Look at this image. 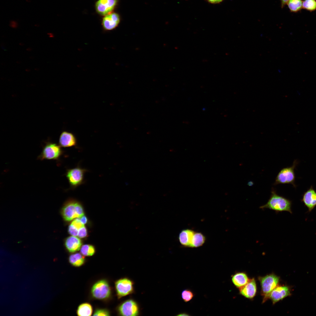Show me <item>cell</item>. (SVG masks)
<instances>
[{"label":"cell","instance_id":"9","mask_svg":"<svg viewBox=\"0 0 316 316\" xmlns=\"http://www.w3.org/2000/svg\"><path fill=\"white\" fill-rule=\"evenodd\" d=\"M77 201L73 200L67 201L61 209V214L64 219L69 221L75 218H78L76 212V205Z\"/></svg>","mask_w":316,"mask_h":316},{"label":"cell","instance_id":"26","mask_svg":"<svg viewBox=\"0 0 316 316\" xmlns=\"http://www.w3.org/2000/svg\"><path fill=\"white\" fill-rule=\"evenodd\" d=\"M109 311L105 309H98L97 310L93 315L94 316H109Z\"/></svg>","mask_w":316,"mask_h":316},{"label":"cell","instance_id":"6","mask_svg":"<svg viewBox=\"0 0 316 316\" xmlns=\"http://www.w3.org/2000/svg\"><path fill=\"white\" fill-rule=\"evenodd\" d=\"M91 293L93 297L99 300L109 298L111 294V289L107 281L101 280L95 283L92 287Z\"/></svg>","mask_w":316,"mask_h":316},{"label":"cell","instance_id":"29","mask_svg":"<svg viewBox=\"0 0 316 316\" xmlns=\"http://www.w3.org/2000/svg\"><path fill=\"white\" fill-rule=\"evenodd\" d=\"M78 230L84 226L79 218H76L73 220L71 224Z\"/></svg>","mask_w":316,"mask_h":316},{"label":"cell","instance_id":"15","mask_svg":"<svg viewBox=\"0 0 316 316\" xmlns=\"http://www.w3.org/2000/svg\"><path fill=\"white\" fill-rule=\"evenodd\" d=\"M76 143V138L72 133L64 131L61 134L59 139V143L61 147H71L75 146Z\"/></svg>","mask_w":316,"mask_h":316},{"label":"cell","instance_id":"25","mask_svg":"<svg viewBox=\"0 0 316 316\" xmlns=\"http://www.w3.org/2000/svg\"><path fill=\"white\" fill-rule=\"evenodd\" d=\"M194 294L192 291L188 289L183 290L181 293V297L186 302L190 301L194 297Z\"/></svg>","mask_w":316,"mask_h":316},{"label":"cell","instance_id":"4","mask_svg":"<svg viewBox=\"0 0 316 316\" xmlns=\"http://www.w3.org/2000/svg\"><path fill=\"white\" fill-rule=\"evenodd\" d=\"M86 171L79 166L68 169L66 176L71 188L74 189L83 184Z\"/></svg>","mask_w":316,"mask_h":316},{"label":"cell","instance_id":"20","mask_svg":"<svg viewBox=\"0 0 316 316\" xmlns=\"http://www.w3.org/2000/svg\"><path fill=\"white\" fill-rule=\"evenodd\" d=\"M69 261L73 266L75 267L81 266L85 263V257L79 253H76L71 255L69 258Z\"/></svg>","mask_w":316,"mask_h":316},{"label":"cell","instance_id":"31","mask_svg":"<svg viewBox=\"0 0 316 316\" xmlns=\"http://www.w3.org/2000/svg\"><path fill=\"white\" fill-rule=\"evenodd\" d=\"M209 2L212 4H217L221 2L223 0H207Z\"/></svg>","mask_w":316,"mask_h":316},{"label":"cell","instance_id":"1","mask_svg":"<svg viewBox=\"0 0 316 316\" xmlns=\"http://www.w3.org/2000/svg\"><path fill=\"white\" fill-rule=\"evenodd\" d=\"M292 201L278 194L274 189L272 188L269 199L265 205L261 206L262 209H268L276 213L287 212L292 214Z\"/></svg>","mask_w":316,"mask_h":316},{"label":"cell","instance_id":"21","mask_svg":"<svg viewBox=\"0 0 316 316\" xmlns=\"http://www.w3.org/2000/svg\"><path fill=\"white\" fill-rule=\"evenodd\" d=\"M92 312V308L91 305L88 303H84L80 305L77 310L78 316H91Z\"/></svg>","mask_w":316,"mask_h":316},{"label":"cell","instance_id":"30","mask_svg":"<svg viewBox=\"0 0 316 316\" xmlns=\"http://www.w3.org/2000/svg\"><path fill=\"white\" fill-rule=\"evenodd\" d=\"M80 218V221L84 225L87 223V217L85 216L84 215Z\"/></svg>","mask_w":316,"mask_h":316},{"label":"cell","instance_id":"19","mask_svg":"<svg viewBox=\"0 0 316 316\" xmlns=\"http://www.w3.org/2000/svg\"><path fill=\"white\" fill-rule=\"evenodd\" d=\"M205 236L201 233L195 232L192 239L191 248H197L202 245L206 241Z\"/></svg>","mask_w":316,"mask_h":316},{"label":"cell","instance_id":"11","mask_svg":"<svg viewBox=\"0 0 316 316\" xmlns=\"http://www.w3.org/2000/svg\"><path fill=\"white\" fill-rule=\"evenodd\" d=\"M117 0H99L96 3L97 12L102 16H106L112 11L116 6Z\"/></svg>","mask_w":316,"mask_h":316},{"label":"cell","instance_id":"8","mask_svg":"<svg viewBox=\"0 0 316 316\" xmlns=\"http://www.w3.org/2000/svg\"><path fill=\"white\" fill-rule=\"evenodd\" d=\"M119 314L122 316H137L139 308L137 303L132 299H128L122 303L118 307Z\"/></svg>","mask_w":316,"mask_h":316},{"label":"cell","instance_id":"14","mask_svg":"<svg viewBox=\"0 0 316 316\" xmlns=\"http://www.w3.org/2000/svg\"><path fill=\"white\" fill-rule=\"evenodd\" d=\"M240 294L247 298L252 299L255 296L257 292V286L254 278L250 279L244 286L239 288Z\"/></svg>","mask_w":316,"mask_h":316},{"label":"cell","instance_id":"24","mask_svg":"<svg viewBox=\"0 0 316 316\" xmlns=\"http://www.w3.org/2000/svg\"><path fill=\"white\" fill-rule=\"evenodd\" d=\"M302 8L310 11L316 10V0H305L303 2Z\"/></svg>","mask_w":316,"mask_h":316},{"label":"cell","instance_id":"7","mask_svg":"<svg viewBox=\"0 0 316 316\" xmlns=\"http://www.w3.org/2000/svg\"><path fill=\"white\" fill-rule=\"evenodd\" d=\"M115 287L119 298L131 294L134 291L133 282L126 278L117 281L115 283Z\"/></svg>","mask_w":316,"mask_h":316},{"label":"cell","instance_id":"12","mask_svg":"<svg viewBox=\"0 0 316 316\" xmlns=\"http://www.w3.org/2000/svg\"><path fill=\"white\" fill-rule=\"evenodd\" d=\"M301 201L307 207L309 212L316 206V191L312 186L303 194Z\"/></svg>","mask_w":316,"mask_h":316},{"label":"cell","instance_id":"16","mask_svg":"<svg viewBox=\"0 0 316 316\" xmlns=\"http://www.w3.org/2000/svg\"><path fill=\"white\" fill-rule=\"evenodd\" d=\"M195 232L193 230L189 229L182 230L178 237L181 244L184 247L191 248L192 239Z\"/></svg>","mask_w":316,"mask_h":316},{"label":"cell","instance_id":"10","mask_svg":"<svg viewBox=\"0 0 316 316\" xmlns=\"http://www.w3.org/2000/svg\"><path fill=\"white\" fill-rule=\"evenodd\" d=\"M289 287L286 286L278 285L269 294L268 299H270L273 304L290 295Z\"/></svg>","mask_w":316,"mask_h":316},{"label":"cell","instance_id":"22","mask_svg":"<svg viewBox=\"0 0 316 316\" xmlns=\"http://www.w3.org/2000/svg\"><path fill=\"white\" fill-rule=\"evenodd\" d=\"M303 2L302 0H289L287 4L291 12H296L302 8Z\"/></svg>","mask_w":316,"mask_h":316},{"label":"cell","instance_id":"17","mask_svg":"<svg viewBox=\"0 0 316 316\" xmlns=\"http://www.w3.org/2000/svg\"><path fill=\"white\" fill-rule=\"evenodd\" d=\"M66 248L71 253H74L79 250L82 245L81 240L75 236L67 237L65 242Z\"/></svg>","mask_w":316,"mask_h":316},{"label":"cell","instance_id":"28","mask_svg":"<svg viewBox=\"0 0 316 316\" xmlns=\"http://www.w3.org/2000/svg\"><path fill=\"white\" fill-rule=\"evenodd\" d=\"M87 235V232L86 228L84 226L78 230V236L81 238H85Z\"/></svg>","mask_w":316,"mask_h":316},{"label":"cell","instance_id":"5","mask_svg":"<svg viewBox=\"0 0 316 316\" xmlns=\"http://www.w3.org/2000/svg\"><path fill=\"white\" fill-rule=\"evenodd\" d=\"M60 145L52 142L47 143L44 147L42 152L38 157L41 160L44 159L56 160L63 153V151Z\"/></svg>","mask_w":316,"mask_h":316},{"label":"cell","instance_id":"23","mask_svg":"<svg viewBox=\"0 0 316 316\" xmlns=\"http://www.w3.org/2000/svg\"><path fill=\"white\" fill-rule=\"evenodd\" d=\"M95 249L92 245L85 244L83 245L80 249L81 254L85 256H91L95 253Z\"/></svg>","mask_w":316,"mask_h":316},{"label":"cell","instance_id":"18","mask_svg":"<svg viewBox=\"0 0 316 316\" xmlns=\"http://www.w3.org/2000/svg\"><path fill=\"white\" fill-rule=\"evenodd\" d=\"M250 279L247 274L244 272L237 273L233 275L231 278L233 284L239 288L245 285Z\"/></svg>","mask_w":316,"mask_h":316},{"label":"cell","instance_id":"2","mask_svg":"<svg viewBox=\"0 0 316 316\" xmlns=\"http://www.w3.org/2000/svg\"><path fill=\"white\" fill-rule=\"evenodd\" d=\"M279 279L278 276L274 274L258 278L261 286V294L263 297V303L268 300L269 294L279 285Z\"/></svg>","mask_w":316,"mask_h":316},{"label":"cell","instance_id":"33","mask_svg":"<svg viewBox=\"0 0 316 316\" xmlns=\"http://www.w3.org/2000/svg\"><path fill=\"white\" fill-rule=\"evenodd\" d=\"M179 315V316H187H187H188V315H188L187 313H181L180 314H179V315Z\"/></svg>","mask_w":316,"mask_h":316},{"label":"cell","instance_id":"32","mask_svg":"<svg viewBox=\"0 0 316 316\" xmlns=\"http://www.w3.org/2000/svg\"><path fill=\"white\" fill-rule=\"evenodd\" d=\"M281 2L282 7H284L286 4H287L289 0H280Z\"/></svg>","mask_w":316,"mask_h":316},{"label":"cell","instance_id":"27","mask_svg":"<svg viewBox=\"0 0 316 316\" xmlns=\"http://www.w3.org/2000/svg\"><path fill=\"white\" fill-rule=\"evenodd\" d=\"M68 232L72 236H78V230L71 224L68 227Z\"/></svg>","mask_w":316,"mask_h":316},{"label":"cell","instance_id":"13","mask_svg":"<svg viewBox=\"0 0 316 316\" xmlns=\"http://www.w3.org/2000/svg\"><path fill=\"white\" fill-rule=\"evenodd\" d=\"M119 15L115 13H111L104 17L102 24L105 30H111L116 28L120 22Z\"/></svg>","mask_w":316,"mask_h":316},{"label":"cell","instance_id":"3","mask_svg":"<svg viewBox=\"0 0 316 316\" xmlns=\"http://www.w3.org/2000/svg\"><path fill=\"white\" fill-rule=\"evenodd\" d=\"M298 162L295 160L292 165L282 169L277 175L274 183V185L279 184H291L296 188L295 184V176L294 170L296 169Z\"/></svg>","mask_w":316,"mask_h":316}]
</instances>
